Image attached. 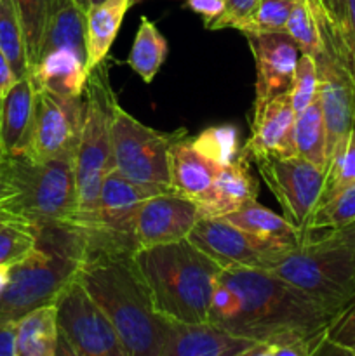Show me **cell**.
Returning a JSON list of instances; mask_svg holds the SVG:
<instances>
[{
  "mask_svg": "<svg viewBox=\"0 0 355 356\" xmlns=\"http://www.w3.org/2000/svg\"><path fill=\"white\" fill-rule=\"evenodd\" d=\"M218 280L239 299L237 312L219 329L258 341L249 356L319 355L327 330L341 315L261 268H223Z\"/></svg>",
  "mask_w": 355,
  "mask_h": 356,
  "instance_id": "obj_1",
  "label": "cell"
},
{
  "mask_svg": "<svg viewBox=\"0 0 355 356\" xmlns=\"http://www.w3.org/2000/svg\"><path fill=\"white\" fill-rule=\"evenodd\" d=\"M77 277L117 330L127 356H159L162 316L155 312L134 252L86 254Z\"/></svg>",
  "mask_w": 355,
  "mask_h": 356,
  "instance_id": "obj_2",
  "label": "cell"
},
{
  "mask_svg": "<svg viewBox=\"0 0 355 356\" xmlns=\"http://www.w3.org/2000/svg\"><path fill=\"white\" fill-rule=\"evenodd\" d=\"M134 261L160 316L184 323L207 322L221 264L188 238L141 247Z\"/></svg>",
  "mask_w": 355,
  "mask_h": 356,
  "instance_id": "obj_3",
  "label": "cell"
},
{
  "mask_svg": "<svg viewBox=\"0 0 355 356\" xmlns=\"http://www.w3.org/2000/svg\"><path fill=\"white\" fill-rule=\"evenodd\" d=\"M79 209L75 159L7 156L2 162L0 218L42 228L66 222Z\"/></svg>",
  "mask_w": 355,
  "mask_h": 356,
  "instance_id": "obj_4",
  "label": "cell"
},
{
  "mask_svg": "<svg viewBox=\"0 0 355 356\" xmlns=\"http://www.w3.org/2000/svg\"><path fill=\"white\" fill-rule=\"evenodd\" d=\"M265 270L338 312L355 299V249L324 235L285 247Z\"/></svg>",
  "mask_w": 355,
  "mask_h": 356,
  "instance_id": "obj_5",
  "label": "cell"
},
{
  "mask_svg": "<svg viewBox=\"0 0 355 356\" xmlns=\"http://www.w3.org/2000/svg\"><path fill=\"white\" fill-rule=\"evenodd\" d=\"M322 49L315 56L319 99L327 129V167L355 127V56L324 3L308 0Z\"/></svg>",
  "mask_w": 355,
  "mask_h": 356,
  "instance_id": "obj_6",
  "label": "cell"
},
{
  "mask_svg": "<svg viewBox=\"0 0 355 356\" xmlns=\"http://www.w3.org/2000/svg\"><path fill=\"white\" fill-rule=\"evenodd\" d=\"M117 106L108 56L90 70L84 89V120L75 152L77 212L80 214L96 209L101 183L111 170V125Z\"/></svg>",
  "mask_w": 355,
  "mask_h": 356,
  "instance_id": "obj_7",
  "label": "cell"
},
{
  "mask_svg": "<svg viewBox=\"0 0 355 356\" xmlns=\"http://www.w3.org/2000/svg\"><path fill=\"white\" fill-rule=\"evenodd\" d=\"M187 131L162 132L136 120L118 104L111 125V170L138 184L173 190L169 152Z\"/></svg>",
  "mask_w": 355,
  "mask_h": 356,
  "instance_id": "obj_8",
  "label": "cell"
},
{
  "mask_svg": "<svg viewBox=\"0 0 355 356\" xmlns=\"http://www.w3.org/2000/svg\"><path fill=\"white\" fill-rule=\"evenodd\" d=\"M54 305L59 329L56 356H127L113 323L77 275L59 292Z\"/></svg>",
  "mask_w": 355,
  "mask_h": 356,
  "instance_id": "obj_9",
  "label": "cell"
},
{
  "mask_svg": "<svg viewBox=\"0 0 355 356\" xmlns=\"http://www.w3.org/2000/svg\"><path fill=\"white\" fill-rule=\"evenodd\" d=\"M253 160L284 218L310 236L306 226L326 191V172L299 155H260Z\"/></svg>",
  "mask_w": 355,
  "mask_h": 356,
  "instance_id": "obj_10",
  "label": "cell"
},
{
  "mask_svg": "<svg viewBox=\"0 0 355 356\" xmlns=\"http://www.w3.org/2000/svg\"><path fill=\"white\" fill-rule=\"evenodd\" d=\"M82 120L84 96L63 97L37 87L30 145L24 155L40 160L59 156L75 159Z\"/></svg>",
  "mask_w": 355,
  "mask_h": 356,
  "instance_id": "obj_11",
  "label": "cell"
},
{
  "mask_svg": "<svg viewBox=\"0 0 355 356\" xmlns=\"http://www.w3.org/2000/svg\"><path fill=\"white\" fill-rule=\"evenodd\" d=\"M188 240L223 268L247 266L265 270L275 254L291 247L261 238L223 218H198Z\"/></svg>",
  "mask_w": 355,
  "mask_h": 356,
  "instance_id": "obj_12",
  "label": "cell"
},
{
  "mask_svg": "<svg viewBox=\"0 0 355 356\" xmlns=\"http://www.w3.org/2000/svg\"><path fill=\"white\" fill-rule=\"evenodd\" d=\"M200 218L194 198L176 191H160L139 204L134 214V238L138 249L188 238Z\"/></svg>",
  "mask_w": 355,
  "mask_h": 356,
  "instance_id": "obj_13",
  "label": "cell"
},
{
  "mask_svg": "<svg viewBox=\"0 0 355 356\" xmlns=\"http://www.w3.org/2000/svg\"><path fill=\"white\" fill-rule=\"evenodd\" d=\"M256 63V94L253 120L277 94L289 90L294 76L299 49L287 33L246 35Z\"/></svg>",
  "mask_w": 355,
  "mask_h": 356,
  "instance_id": "obj_14",
  "label": "cell"
},
{
  "mask_svg": "<svg viewBox=\"0 0 355 356\" xmlns=\"http://www.w3.org/2000/svg\"><path fill=\"white\" fill-rule=\"evenodd\" d=\"M256 343L209 322L184 323L162 316L159 356H249Z\"/></svg>",
  "mask_w": 355,
  "mask_h": 356,
  "instance_id": "obj_15",
  "label": "cell"
},
{
  "mask_svg": "<svg viewBox=\"0 0 355 356\" xmlns=\"http://www.w3.org/2000/svg\"><path fill=\"white\" fill-rule=\"evenodd\" d=\"M296 113L291 103V92L271 97L254 120H251V138L244 149L249 156L296 155L294 141Z\"/></svg>",
  "mask_w": 355,
  "mask_h": 356,
  "instance_id": "obj_16",
  "label": "cell"
},
{
  "mask_svg": "<svg viewBox=\"0 0 355 356\" xmlns=\"http://www.w3.org/2000/svg\"><path fill=\"white\" fill-rule=\"evenodd\" d=\"M258 195L260 181L251 172L249 155L242 148L239 156L219 170L211 188L198 198V212L200 218H223L256 200Z\"/></svg>",
  "mask_w": 355,
  "mask_h": 356,
  "instance_id": "obj_17",
  "label": "cell"
},
{
  "mask_svg": "<svg viewBox=\"0 0 355 356\" xmlns=\"http://www.w3.org/2000/svg\"><path fill=\"white\" fill-rule=\"evenodd\" d=\"M35 87L30 75L17 80L0 99V143L7 156L24 155L35 115Z\"/></svg>",
  "mask_w": 355,
  "mask_h": 356,
  "instance_id": "obj_18",
  "label": "cell"
},
{
  "mask_svg": "<svg viewBox=\"0 0 355 356\" xmlns=\"http://www.w3.org/2000/svg\"><path fill=\"white\" fill-rule=\"evenodd\" d=\"M30 76L35 86L44 87L63 97L84 96L89 66L87 59L72 49H54L40 56Z\"/></svg>",
  "mask_w": 355,
  "mask_h": 356,
  "instance_id": "obj_19",
  "label": "cell"
},
{
  "mask_svg": "<svg viewBox=\"0 0 355 356\" xmlns=\"http://www.w3.org/2000/svg\"><path fill=\"white\" fill-rule=\"evenodd\" d=\"M223 167L209 160L191 146L190 138H181L171 146L169 170L171 186L176 193L195 202L211 188Z\"/></svg>",
  "mask_w": 355,
  "mask_h": 356,
  "instance_id": "obj_20",
  "label": "cell"
},
{
  "mask_svg": "<svg viewBox=\"0 0 355 356\" xmlns=\"http://www.w3.org/2000/svg\"><path fill=\"white\" fill-rule=\"evenodd\" d=\"M59 343L54 302L38 306L14 322V356H56Z\"/></svg>",
  "mask_w": 355,
  "mask_h": 356,
  "instance_id": "obj_21",
  "label": "cell"
},
{
  "mask_svg": "<svg viewBox=\"0 0 355 356\" xmlns=\"http://www.w3.org/2000/svg\"><path fill=\"white\" fill-rule=\"evenodd\" d=\"M87 9L89 3L84 0H54L40 56L66 47L87 59Z\"/></svg>",
  "mask_w": 355,
  "mask_h": 356,
  "instance_id": "obj_22",
  "label": "cell"
},
{
  "mask_svg": "<svg viewBox=\"0 0 355 356\" xmlns=\"http://www.w3.org/2000/svg\"><path fill=\"white\" fill-rule=\"evenodd\" d=\"M132 0H104L87 9V66L89 72L110 56Z\"/></svg>",
  "mask_w": 355,
  "mask_h": 356,
  "instance_id": "obj_23",
  "label": "cell"
},
{
  "mask_svg": "<svg viewBox=\"0 0 355 356\" xmlns=\"http://www.w3.org/2000/svg\"><path fill=\"white\" fill-rule=\"evenodd\" d=\"M223 219L239 226V228L246 229V232L261 236V238L284 243V245H298L303 240L310 238L301 229L296 228L289 219H285L284 216L275 214L274 211L263 207L256 200L249 202V204L242 205L237 211L223 216Z\"/></svg>",
  "mask_w": 355,
  "mask_h": 356,
  "instance_id": "obj_24",
  "label": "cell"
},
{
  "mask_svg": "<svg viewBox=\"0 0 355 356\" xmlns=\"http://www.w3.org/2000/svg\"><path fill=\"white\" fill-rule=\"evenodd\" d=\"M167 51H169V45H167L166 37L160 33L153 21L141 16L134 42L127 56L129 68L138 73L143 82L152 83L166 61Z\"/></svg>",
  "mask_w": 355,
  "mask_h": 356,
  "instance_id": "obj_25",
  "label": "cell"
},
{
  "mask_svg": "<svg viewBox=\"0 0 355 356\" xmlns=\"http://www.w3.org/2000/svg\"><path fill=\"white\" fill-rule=\"evenodd\" d=\"M296 155L303 156L310 163L327 170V129L324 120L322 104H320L319 94L315 99L296 115L294 127Z\"/></svg>",
  "mask_w": 355,
  "mask_h": 356,
  "instance_id": "obj_26",
  "label": "cell"
},
{
  "mask_svg": "<svg viewBox=\"0 0 355 356\" xmlns=\"http://www.w3.org/2000/svg\"><path fill=\"white\" fill-rule=\"evenodd\" d=\"M355 222V181L326 195L317 205L306 233L310 236L317 232H336Z\"/></svg>",
  "mask_w": 355,
  "mask_h": 356,
  "instance_id": "obj_27",
  "label": "cell"
},
{
  "mask_svg": "<svg viewBox=\"0 0 355 356\" xmlns=\"http://www.w3.org/2000/svg\"><path fill=\"white\" fill-rule=\"evenodd\" d=\"M13 6L16 9L24 35L28 65H30L31 73L40 58L42 45H44L49 23H51L52 10H54V0H13Z\"/></svg>",
  "mask_w": 355,
  "mask_h": 356,
  "instance_id": "obj_28",
  "label": "cell"
},
{
  "mask_svg": "<svg viewBox=\"0 0 355 356\" xmlns=\"http://www.w3.org/2000/svg\"><path fill=\"white\" fill-rule=\"evenodd\" d=\"M0 51L7 58L17 79L30 75L24 35L13 0H0Z\"/></svg>",
  "mask_w": 355,
  "mask_h": 356,
  "instance_id": "obj_29",
  "label": "cell"
},
{
  "mask_svg": "<svg viewBox=\"0 0 355 356\" xmlns=\"http://www.w3.org/2000/svg\"><path fill=\"white\" fill-rule=\"evenodd\" d=\"M191 146L218 165L225 167L239 156V129L235 125H214L190 139Z\"/></svg>",
  "mask_w": 355,
  "mask_h": 356,
  "instance_id": "obj_30",
  "label": "cell"
},
{
  "mask_svg": "<svg viewBox=\"0 0 355 356\" xmlns=\"http://www.w3.org/2000/svg\"><path fill=\"white\" fill-rule=\"evenodd\" d=\"M285 33L298 45L299 54H310L315 58L322 49L319 26L312 13L308 0H294L285 23Z\"/></svg>",
  "mask_w": 355,
  "mask_h": 356,
  "instance_id": "obj_31",
  "label": "cell"
},
{
  "mask_svg": "<svg viewBox=\"0 0 355 356\" xmlns=\"http://www.w3.org/2000/svg\"><path fill=\"white\" fill-rule=\"evenodd\" d=\"M294 0H261L258 9L235 30L240 33H285L289 13Z\"/></svg>",
  "mask_w": 355,
  "mask_h": 356,
  "instance_id": "obj_32",
  "label": "cell"
},
{
  "mask_svg": "<svg viewBox=\"0 0 355 356\" xmlns=\"http://www.w3.org/2000/svg\"><path fill=\"white\" fill-rule=\"evenodd\" d=\"M38 228L21 222H3L0 226V266L14 264L37 247Z\"/></svg>",
  "mask_w": 355,
  "mask_h": 356,
  "instance_id": "obj_33",
  "label": "cell"
},
{
  "mask_svg": "<svg viewBox=\"0 0 355 356\" xmlns=\"http://www.w3.org/2000/svg\"><path fill=\"white\" fill-rule=\"evenodd\" d=\"M289 92H291V103L296 115L301 113L317 97L319 79H317V66L313 56L299 54Z\"/></svg>",
  "mask_w": 355,
  "mask_h": 356,
  "instance_id": "obj_34",
  "label": "cell"
},
{
  "mask_svg": "<svg viewBox=\"0 0 355 356\" xmlns=\"http://www.w3.org/2000/svg\"><path fill=\"white\" fill-rule=\"evenodd\" d=\"M355 181V127L352 129L350 136H348L347 143H345L343 149L340 155L329 163L326 170V191H324L322 198L326 195L333 193L338 188L345 186L348 183Z\"/></svg>",
  "mask_w": 355,
  "mask_h": 356,
  "instance_id": "obj_35",
  "label": "cell"
},
{
  "mask_svg": "<svg viewBox=\"0 0 355 356\" xmlns=\"http://www.w3.org/2000/svg\"><path fill=\"white\" fill-rule=\"evenodd\" d=\"M355 56V0H320Z\"/></svg>",
  "mask_w": 355,
  "mask_h": 356,
  "instance_id": "obj_36",
  "label": "cell"
},
{
  "mask_svg": "<svg viewBox=\"0 0 355 356\" xmlns=\"http://www.w3.org/2000/svg\"><path fill=\"white\" fill-rule=\"evenodd\" d=\"M261 0H225V10L219 17H216L205 30H225V28H237L246 17H249L258 9Z\"/></svg>",
  "mask_w": 355,
  "mask_h": 356,
  "instance_id": "obj_37",
  "label": "cell"
},
{
  "mask_svg": "<svg viewBox=\"0 0 355 356\" xmlns=\"http://www.w3.org/2000/svg\"><path fill=\"white\" fill-rule=\"evenodd\" d=\"M184 9L198 14L204 19V26H209L225 10V0H184Z\"/></svg>",
  "mask_w": 355,
  "mask_h": 356,
  "instance_id": "obj_38",
  "label": "cell"
},
{
  "mask_svg": "<svg viewBox=\"0 0 355 356\" xmlns=\"http://www.w3.org/2000/svg\"><path fill=\"white\" fill-rule=\"evenodd\" d=\"M17 80L19 79L16 76L14 70L10 68L9 61H7V58L3 56V52L0 51V99L9 92L10 87H13Z\"/></svg>",
  "mask_w": 355,
  "mask_h": 356,
  "instance_id": "obj_39",
  "label": "cell"
},
{
  "mask_svg": "<svg viewBox=\"0 0 355 356\" xmlns=\"http://www.w3.org/2000/svg\"><path fill=\"white\" fill-rule=\"evenodd\" d=\"M0 356H14V322L0 320Z\"/></svg>",
  "mask_w": 355,
  "mask_h": 356,
  "instance_id": "obj_40",
  "label": "cell"
},
{
  "mask_svg": "<svg viewBox=\"0 0 355 356\" xmlns=\"http://www.w3.org/2000/svg\"><path fill=\"white\" fill-rule=\"evenodd\" d=\"M322 235L326 236V238L334 240V242H340L343 243V245L355 249V222H352L347 228L336 229V232H324Z\"/></svg>",
  "mask_w": 355,
  "mask_h": 356,
  "instance_id": "obj_41",
  "label": "cell"
},
{
  "mask_svg": "<svg viewBox=\"0 0 355 356\" xmlns=\"http://www.w3.org/2000/svg\"><path fill=\"white\" fill-rule=\"evenodd\" d=\"M345 355H352V356H355V343H352L350 346L347 348V351H345Z\"/></svg>",
  "mask_w": 355,
  "mask_h": 356,
  "instance_id": "obj_42",
  "label": "cell"
},
{
  "mask_svg": "<svg viewBox=\"0 0 355 356\" xmlns=\"http://www.w3.org/2000/svg\"><path fill=\"white\" fill-rule=\"evenodd\" d=\"M7 159V155H6V152H3V146H2V143H0V163L3 162V160Z\"/></svg>",
  "mask_w": 355,
  "mask_h": 356,
  "instance_id": "obj_43",
  "label": "cell"
},
{
  "mask_svg": "<svg viewBox=\"0 0 355 356\" xmlns=\"http://www.w3.org/2000/svg\"><path fill=\"white\" fill-rule=\"evenodd\" d=\"M0 195H2V163H0Z\"/></svg>",
  "mask_w": 355,
  "mask_h": 356,
  "instance_id": "obj_44",
  "label": "cell"
},
{
  "mask_svg": "<svg viewBox=\"0 0 355 356\" xmlns=\"http://www.w3.org/2000/svg\"><path fill=\"white\" fill-rule=\"evenodd\" d=\"M101 2H104V0H89V7L96 6V3H101Z\"/></svg>",
  "mask_w": 355,
  "mask_h": 356,
  "instance_id": "obj_45",
  "label": "cell"
},
{
  "mask_svg": "<svg viewBox=\"0 0 355 356\" xmlns=\"http://www.w3.org/2000/svg\"><path fill=\"white\" fill-rule=\"evenodd\" d=\"M3 222H6V221H3V219H2V218H0V226H2V225H3Z\"/></svg>",
  "mask_w": 355,
  "mask_h": 356,
  "instance_id": "obj_46",
  "label": "cell"
}]
</instances>
